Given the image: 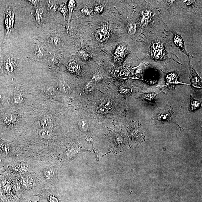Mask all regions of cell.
<instances>
[{
  "label": "cell",
  "instance_id": "obj_28",
  "mask_svg": "<svg viewBox=\"0 0 202 202\" xmlns=\"http://www.w3.org/2000/svg\"><path fill=\"white\" fill-rule=\"evenodd\" d=\"M20 170L22 171H25L28 169V166L26 163H22L18 166Z\"/></svg>",
  "mask_w": 202,
  "mask_h": 202
},
{
  "label": "cell",
  "instance_id": "obj_18",
  "mask_svg": "<svg viewBox=\"0 0 202 202\" xmlns=\"http://www.w3.org/2000/svg\"><path fill=\"white\" fill-rule=\"evenodd\" d=\"M137 30L136 24L134 22L130 21L127 25V31L130 35H134Z\"/></svg>",
  "mask_w": 202,
  "mask_h": 202
},
{
  "label": "cell",
  "instance_id": "obj_1",
  "mask_svg": "<svg viewBox=\"0 0 202 202\" xmlns=\"http://www.w3.org/2000/svg\"><path fill=\"white\" fill-rule=\"evenodd\" d=\"M152 119L158 124L173 123L180 128H182L177 124L175 114L173 111L172 109L168 105H166L164 109L161 110L158 113L154 114L152 117Z\"/></svg>",
  "mask_w": 202,
  "mask_h": 202
},
{
  "label": "cell",
  "instance_id": "obj_22",
  "mask_svg": "<svg viewBox=\"0 0 202 202\" xmlns=\"http://www.w3.org/2000/svg\"><path fill=\"white\" fill-rule=\"evenodd\" d=\"M44 174L47 178L51 179L54 175V171L52 169L47 170L45 171Z\"/></svg>",
  "mask_w": 202,
  "mask_h": 202
},
{
  "label": "cell",
  "instance_id": "obj_26",
  "mask_svg": "<svg viewBox=\"0 0 202 202\" xmlns=\"http://www.w3.org/2000/svg\"><path fill=\"white\" fill-rule=\"evenodd\" d=\"M69 88L68 85L66 83L64 82L61 83V91L64 93H67L68 91Z\"/></svg>",
  "mask_w": 202,
  "mask_h": 202
},
{
  "label": "cell",
  "instance_id": "obj_16",
  "mask_svg": "<svg viewBox=\"0 0 202 202\" xmlns=\"http://www.w3.org/2000/svg\"><path fill=\"white\" fill-rule=\"evenodd\" d=\"M44 49L40 45H37L35 50V57L36 59H41L45 55Z\"/></svg>",
  "mask_w": 202,
  "mask_h": 202
},
{
  "label": "cell",
  "instance_id": "obj_33",
  "mask_svg": "<svg viewBox=\"0 0 202 202\" xmlns=\"http://www.w3.org/2000/svg\"><path fill=\"white\" fill-rule=\"evenodd\" d=\"M21 183L24 187H26L28 184V181L26 179L23 178L21 180Z\"/></svg>",
  "mask_w": 202,
  "mask_h": 202
},
{
  "label": "cell",
  "instance_id": "obj_24",
  "mask_svg": "<svg viewBox=\"0 0 202 202\" xmlns=\"http://www.w3.org/2000/svg\"><path fill=\"white\" fill-rule=\"evenodd\" d=\"M74 1H70L69 3L68 7L69 9V18L71 17L73 10L74 9Z\"/></svg>",
  "mask_w": 202,
  "mask_h": 202
},
{
  "label": "cell",
  "instance_id": "obj_8",
  "mask_svg": "<svg viewBox=\"0 0 202 202\" xmlns=\"http://www.w3.org/2000/svg\"><path fill=\"white\" fill-rule=\"evenodd\" d=\"M171 32L173 33V41H174V44L185 54L188 56L193 57V56L186 51L185 48L184 42L181 35L178 33L176 32H173V31H171Z\"/></svg>",
  "mask_w": 202,
  "mask_h": 202
},
{
  "label": "cell",
  "instance_id": "obj_19",
  "mask_svg": "<svg viewBox=\"0 0 202 202\" xmlns=\"http://www.w3.org/2000/svg\"><path fill=\"white\" fill-rule=\"evenodd\" d=\"M79 126L80 129L82 131H86L88 128V125L86 121L84 120H82L79 123Z\"/></svg>",
  "mask_w": 202,
  "mask_h": 202
},
{
  "label": "cell",
  "instance_id": "obj_25",
  "mask_svg": "<svg viewBox=\"0 0 202 202\" xmlns=\"http://www.w3.org/2000/svg\"><path fill=\"white\" fill-rule=\"evenodd\" d=\"M102 105L107 109L111 108L112 105V102L109 100H105L103 102Z\"/></svg>",
  "mask_w": 202,
  "mask_h": 202
},
{
  "label": "cell",
  "instance_id": "obj_30",
  "mask_svg": "<svg viewBox=\"0 0 202 202\" xmlns=\"http://www.w3.org/2000/svg\"><path fill=\"white\" fill-rule=\"evenodd\" d=\"M79 55L82 58L84 59H86L88 57V54L85 51H81L79 52Z\"/></svg>",
  "mask_w": 202,
  "mask_h": 202
},
{
  "label": "cell",
  "instance_id": "obj_17",
  "mask_svg": "<svg viewBox=\"0 0 202 202\" xmlns=\"http://www.w3.org/2000/svg\"><path fill=\"white\" fill-rule=\"evenodd\" d=\"M48 40L50 44L54 47L58 46L61 44V39L60 37L57 35H51L49 38Z\"/></svg>",
  "mask_w": 202,
  "mask_h": 202
},
{
  "label": "cell",
  "instance_id": "obj_20",
  "mask_svg": "<svg viewBox=\"0 0 202 202\" xmlns=\"http://www.w3.org/2000/svg\"><path fill=\"white\" fill-rule=\"evenodd\" d=\"M125 48L124 46L122 45H120L117 47L116 50V54L117 55L121 56L123 55V54L124 53L125 51Z\"/></svg>",
  "mask_w": 202,
  "mask_h": 202
},
{
  "label": "cell",
  "instance_id": "obj_12",
  "mask_svg": "<svg viewBox=\"0 0 202 202\" xmlns=\"http://www.w3.org/2000/svg\"><path fill=\"white\" fill-rule=\"evenodd\" d=\"M201 104L200 101L198 100L194 99L190 95V106L188 107V110L190 112H193L196 111L200 108Z\"/></svg>",
  "mask_w": 202,
  "mask_h": 202
},
{
  "label": "cell",
  "instance_id": "obj_35",
  "mask_svg": "<svg viewBox=\"0 0 202 202\" xmlns=\"http://www.w3.org/2000/svg\"><path fill=\"white\" fill-rule=\"evenodd\" d=\"M49 201L50 202H58V201H57V199L55 198L51 197L49 199Z\"/></svg>",
  "mask_w": 202,
  "mask_h": 202
},
{
  "label": "cell",
  "instance_id": "obj_9",
  "mask_svg": "<svg viewBox=\"0 0 202 202\" xmlns=\"http://www.w3.org/2000/svg\"><path fill=\"white\" fill-rule=\"evenodd\" d=\"M16 61L14 58L10 57H7L4 60L3 69L6 72L11 73L15 69Z\"/></svg>",
  "mask_w": 202,
  "mask_h": 202
},
{
  "label": "cell",
  "instance_id": "obj_14",
  "mask_svg": "<svg viewBox=\"0 0 202 202\" xmlns=\"http://www.w3.org/2000/svg\"><path fill=\"white\" fill-rule=\"evenodd\" d=\"M41 124L44 128H50L52 127L53 121L49 117H45L41 120Z\"/></svg>",
  "mask_w": 202,
  "mask_h": 202
},
{
  "label": "cell",
  "instance_id": "obj_37",
  "mask_svg": "<svg viewBox=\"0 0 202 202\" xmlns=\"http://www.w3.org/2000/svg\"><path fill=\"white\" fill-rule=\"evenodd\" d=\"M94 79H95L96 80V81H98V80H100L101 79V77L98 75H96L94 77Z\"/></svg>",
  "mask_w": 202,
  "mask_h": 202
},
{
  "label": "cell",
  "instance_id": "obj_38",
  "mask_svg": "<svg viewBox=\"0 0 202 202\" xmlns=\"http://www.w3.org/2000/svg\"><path fill=\"white\" fill-rule=\"evenodd\" d=\"M86 139L87 141L89 143H91L92 142H93V140L92 139H91V138H89V137H87L86 138Z\"/></svg>",
  "mask_w": 202,
  "mask_h": 202
},
{
  "label": "cell",
  "instance_id": "obj_39",
  "mask_svg": "<svg viewBox=\"0 0 202 202\" xmlns=\"http://www.w3.org/2000/svg\"><path fill=\"white\" fill-rule=\"evenodd\" d=\"M2 158H1V154H0V164H1V162H2Z\"/></svg>",
  "mask_w": 202,
  "mask_h": 202
},
{
  "label": "cell",
  "instance_id": "obj_31",
  "mask_svg": "<svg viewBox=\"0 0 202 202\" xmlns=\"http://www.w3.org/2000/svg\"><path fill=\"white\" fill-rule=\"evenodd\" d=\"M103 10V7L100 6H98L95 8V11L97 13H100L102 12Z\"/></svg>",
  "mask_w": 202,
  "mask_h": 202
},
{
  "label": "cell",
  "instance_id": "obj_3",
  "mask_svg": "<svg viewBox=\"0 0 202 202\" xmlns=\"http://www.w3.org/2000/svg\"><path fill=\"white\" fill-rule=\"evenodd\" d=\"M15 12L12 8H9L5 13V39H7L14 29L15 22Z\"/></svg>",
  "mask_w": 202,
  "mask_h": 202
},
{
  "label": "cell",
  "instance_id": "obj_13",
  "mask_svg": "<svg viewBox=\"0 0 202 202\" xmlns=\"http://www.w3.org/2000/svg\"><path fill=\"white\" fill-rule=\"evenodd\" d=\"M9 144L5 141L0 140V154L7 155L9 153Z\"/></svg>",
  "mask_w": 202,
  "mask_h": 202
},
{
  "label": "cell",
  "instance_id": "obj_21",
  "mask_svg": "<svg viewBox=\"0 0 202 202\" xmlns=\"http://www.w3.org/2000/svg\"><path fill=\"white\" fill-rule=\"evenodd\" d=\"M69 69L71 72H74L77 71L78 69V64L75 62H71L69 66Z\"/></svg>",
  "mask_w": 202,
  "mask_h": 202
},
{
  "label": "cell",
  "instance_id": "obj_23",
  "mask_svg": "<svg viewBox=\"0 0 202 202\" xmlns=\"http://www.w3.org/2000/svg\"><path fill=\"white\" fill-rule=\"evenodd\" d=\"M57 91V89L54 87H49L47 88L46 92L49 95H55Z\"/></svg>",
  "mask_w": 202,
  "mask_h": 202
},
{
  "label": "cell",
  "instance_id": "obj_11",
  "mask_svg": "<svg viewBox=\"0 0 202 202\" xmlns=\"http://www.w3.org/2000/svg\"><path fill=\"white\" fill-rule=\"evenodd\" d=\"M160 93H156L153 92L144 93L140 95L139 98L140 99L147 101V102L154 103L158 107L156 102V97L158 94Z\"/></svg>",
  "mask_w": 202,
  "mask_h": 202
},
{
  "label": "cell",
  "instance_id": "obj_36",
  "mask_svg": "<svg viewBox=\"0 0 202 202\" xmlns=\"http://www.w3.org/2000/svg\"><path fill=\"white\" fill-rule=\"evenodd\" d=\"M82 12L84 13V14L87 15V14H88L90 12L88 10L87 8H83V9L82 10Z\"/></svg>",
  "mask_w": 202,
  "mask_h": 202
},
{
  "label": "cell",
  "instance_id": "obj_27",
  "mask_svg": "<svg viewBox=\"0 0 202 202\" xmlns=\"http://www.w3.org/2000/svg\"><path fill=\"white\" fill-rule=\"evenodd\" d=\"M107 110L106 108L104 107L102 104L101 105L97 107V110L98 112L101 114H104L106 113L107 112Z\"/></svg>",
  "mask_w": 202,
  "mask_h": 202
},
{
  "label": "cell",
  "instance_id": "obj_34",
  "mask_svg": "<svg viewBox=\"0 0 202 202\" xmlns=\"http://www.w3.org/2000/svg\"><path fill=\"white\" fill-rule=\"evenodd\" d=\"M121 91L122 93H128L130 92V90L129 89L125 88H122L121 89Z\"/></svg>",
  "mask_w": 202,
  "mask_h": 202
},
{
  "label": "cell",
  "instance_id": "obj_29",
  "mask_svg": "<svg viewBox=\"0 0 202 202\" xmlns=\"http://www.w3.org/2000/svg\"><path fill=\"white\" fill-rule=\"evenodd\" d=\"M14 99L15 103H19L21 101L22 98L20 96L16 95L14 96Z\"/></svg>",
  "mask_w": 202,
  "mask_h": 202
},
{
  "label": "cell",
  "instance_id": "obj_2",
  "mask_svg": "<svg viewBox=\"0 0 202 202\" xmlns=\"http://www.w3.org/2000/svg\"><path fill=\"white\" fill-rule=\"evenodd\" d=\"M149 52L153 59L160 61L166 58V52L164 44L161 41L153 42L150 45Z\"/></svg>",
  "mask_w": 202,
  "mask_h": 202
},
{
  "label": "cell",
  "instance_id": "obj_5",
  "mask_svg": "<svg viewBox=\"0 0 202 202\" xmlns=\"http://www.w3.org/2000/svg\"><path fill=\"white\" fill-rule=\"evenodd\" d=\"M153 11L148 9H144L141 11L140 18V23L141 27L145 28L149 24L154 16Z\"/></svg>",
  "mask_w": 202,
  "mask_h": 202
},
{
  "label": "cell",
  "instance_id": "obj_6",
  "mask_svg": "<svg viewBox=\"0 0 202 202\" xmlns=\"http://www.w3.org/2000/svg\"><path fill=\"white\" fill-rule=\"evenodd\" d=\"M109 31L107 26L105 24L100 26L96 30L95 33L96 38L100 42L105 41L108 38Z\"/></svg>",
  "mask_w": 202,
  "mask_h": 202
},
{
  "label": "cell",
  "instance_id": "obj_10",
  "mask_svg": "<svg viewBox=\"0 0 202 202\" xmlns=\"http://www.w3.org/2000/svg\"><path fill=\"white\" fill-rule=\"evenodd\" d=\"M34 5L35 8V18L37 23L39 24H41V21H42L43 11L42 10L39 9V1H29Z\"/></svg>",
  "mask_w": 202,
  "mask_h": 202
},
{
  "label": "cell",
  "instance_id": "obj_32",
  "mask_svg": "<svg viewBox=\"0 0 202 202\" xmlns=\"http://www.w3.org/2000/svg\"><path fill=\"white\" fill-rule=\"evenodd\" d=\"M183 2L184 4H185L187 6H190L193 5L194 3V1H190V0H186V1H183Z\"/></svg>",
  "mask_w": 202,
  "mask_h": 202
},
{
  "label": "cell",
  "instance_id": "obj_7",
  "mask_svg": "<svg viewBox=\"0 0 202 202\" xmlns=\"http://www.w3.org/2000/svg\"><path fill=\"white\" fill-rule=\"evenodd\" d=\"M179 77V73L177 71H173L168 74L166 77V86H170L174 88L176 84H185L178 81Z\"/></svg>",
  "mask_w": 202,
  "mask_h": 202
},
{
  "label": "cell",
  "instance_id": "obj_15",
  "mask_svg": "<svg viewBox=\"0 0 202 202\" xmlns=\"http://www.w3.org/2000/svg\"><path fill=\"white\" fill-rule=\"evenodd\" d=\"M53 135L52 130L50 128H43L40 130L39 135L42 138L44 139H50Z\"/></svg>",
  "mask_w": 202,
  "mask_h": 202
},
{
  "label": "cell",
  "instance_id": "obj_4",
  "mask_svg": "<svg viewBox=\"0 0 202 202\" xmlns=\"http://www.w3.org/2000/svg\"><path fill=\"white\" fill-rule=\"evenodd\" d=\"M189 69H190V78L192 87L197 89L202 88V80L198 74L196 70L190 63L189 59Z\"/></svg>",
  "mask_w": 202,
  "mask_h": 202
}]
</instances>
